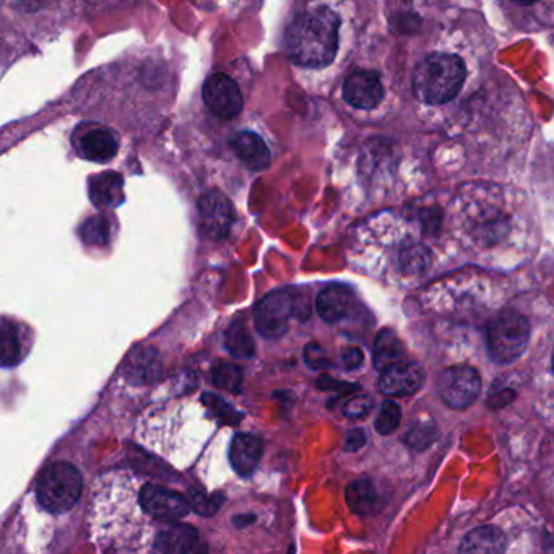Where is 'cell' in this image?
<instances>
[{
	"mask_svg": "<svg viewBox=\"0 0 554 554\" xmlns=\"http://www.w3.org/2000/svg\"><path fill=\"white\" fill-rule=\"evenodd\" d=\"M140 478L130 472L103 475L90 504V525L101 550H153L158 529L143 511Z\"/></svg>",
	"mask_w": 554,
	"mask_h": 554,
	"instance_id": "cell-1",
	"label": "cell"
},
{
	"mask_svg": "<svg viewBox=\"0 0 554 554\" xmlns=\"http://www.w3.org/2000/svg\"><path fill=\"white\" fill-rule=\"evenodd\" d=\"M340 43V17L325 7H304L291 17L285 30V52L291 64L322 69L334 62Z\"/></svg>",
	"mask_w": 554,
	"mask_h": 554,
	"instance_id": "cell-2",
	"label": "cell"
},
{
	"mask_svg": "<svg viewBox=\"0 0 554 554\" xmlns=\"http://www.w3.org/2000/svg\"><path fill=\"white\" fill-rule=\"evenodd\" d=\"M465 65L454 54H429L413 72V91L426 104L449 103L464 85Z\"/></svg>",
	"mask_w": 554,
	"mask_h": 554,
	"instance_id": "cell-3",
	"label": "cell"
},
{
	"mask_svg": "<svg viewBox=\"0 0 554 554\" xmlns=\"http://www.w3.org/2000/svg\"><path fill=\"white\" fill-rule=\"evenodd\" d=\"M82 494V477L74 465L57 462L44 468L36 486V496L43 509L51 514L67 512Z\"/></svg>",
	"mask_w": 554,
	"mask_h": 554,
	"instance_id": "cell-4",
	"label": "cell"
},
{
	"mask_svg": "<svg viewBox=\"0 0 554 554\" xmlns=\"http://www.w3.org/2000/svg\"><path fill=\"white\" fill-rule=\"evenodd\" d=\"M530 325L527 317L507 311L494 319L486 329V343L491 358L498 363L517 360L529 343Z\"/></svg>",
	"mask_w": 554,
	"mask_h": 554,
	"instance_id": "cell-5",
	"label": "cell"
},
{
	"mask_svg": "<svg viewBox=\"0 0 554 554\" xmlns=\"http://www.w3.org/2000/svg\"><path fill=\"white\" fill-rule=\"evenodd\" d=\"M293 316H296V296L290 290L272 291L254 308L257 332L267 340L282 338Z\"/></svg>",
	"mask_w": 554,
	"mask_h": 554,
	"instance_id": "cell-6",
	"label": "cell"
},
{
	"mask_svg": "<svg viewBox=\"0 0 554 554\" xmlns=\"http://www.w3.org/2000/svg\"><path fill=\"white\" fill-rule=\"evenodd\" d=\"M139 499L143 511L160 525L184 519L192 509L189 499L152 481L140 480Z\"/></svg>",
	"mask_w": 554,
	"mask_h": 554,
	"instance_id": "cell-7",
	"label": "cell"
},
{
	"mask_svg": "<svg viewBox=\"0 0 554 554\" xmlns=\"http://www.w3.org/2000/svg\"><path fill=\"white\" fill-rule=\"evenodd\" d=\"M205 106L213 116L220 119H234L244 108L243 91L238 82L225 72L208 75L202 88Z\"/></svg>",
	"mask_w": 554,
	"mask_h": 554,
	"instance_id": "cell-8",
	"label": "cell"
},
{
	"mask_svg": "<svg viewBox=\"0 0 554 554\" xmlns=\"http://www.w3.org/2000/svg\"><path fill=\"white\" fill-rule=\"evenodd\" d=\"M439 395L442 400L455 408L464 410L470 407L481 392L480 374L468 366H454L441 374L438 381Z\"/></svg>",
	"mask_w": 554,
	"mask_h": 554,
	"instance_id": "cell-9",
	"label": "cell"
},
{
	"mask_svg": "<svg viewBox=\"0 0 554 554\" xmlns=\"http://www.w3.org/2000/svg\"><path fill=\"white\" fill-rule=\"evenodd\" d=\"M200 230L210 239H223L234 223L230 199L218 191H210L199 200Z\"/></svg>",
	"mask_w": 554,
	"mask_h": 554,
	"instance_id": "cell-10",
	"label": "cell"
},
{
	"mask_svg": "<svg viewBox=\"0 0 554 554\" xmlns=\"http://www.w3.org/2000/svg\"><path fill=\"white\" fill-rule=\"evenodd\" d=\"M75 152L80 158L95 163L113 160L119 150V140L113 130L98 126H80L72 137Z\"/></svg>",
	"mask_w": 554,
	"mask_h": 554,
	"instance_id": "cell-11",
	"label": "cell"
},
{
	"mask_svg": "<svg viewBox=\"0 0 554 554\" xmlns=\"http://www.w3.org/2000/svg\"><path fill=\"white\" fill-rule=\"evenodd\" d=\"M384 98L381 78L376 72L358 70L343 83V100L356 109H373Z\"/></svg>",
	"mask_w": 554,
	"mask_h": 554,
	"instance_id": "cell-12",
	"label": "cell"
},
{
	"mask_svg": "<svg viewBox=\"0 0 554 554\" xmlns=\"http://www.w3.org/2000/svg\"><path fill=\"white\" fill-rule=\"evenodd\" d=\"M425 373L420 364L402 361L386 369L379 379V390L389 397H407L421 389Z\"/></svg>",
	"mask_w": 554,
	"mask_h": 554,
	"instance_id": "cell-13",
	"label": "cell"
},
{
	"mask_svg": "<svg viewBox=\"0 0 554 554\" xmlns=\"http://www.w3.org/2000/svg\"><path fill=\"white\" fill-rule=\"evenodd\" d=\"M234 155L251 171H264L272 163V153L267 143L256 132L241 130L231 140Z\"/></svg>",
	"mask_w": 554,
	"mask_h": 554,
	"instance_id": "cell-14",
	"label": "cell"
},
{
	"mask_svg": "<svg viewBox=\"0 0 554 554\" xmlns=\"http://www.w3.org/2000/svg\"><path fill=\"white\" fill-rule=\"evenodd\" d=\"M199 540V533L191 525L166 522L161 525L153 542V551L158 553H191Z\"/></svg>",
	"mask_w": 554,
	"mask_h": 554,
	"instance_id": "cell-15",
	"label": "cell"
},
{
	"mask_svg": "<svg viewBox=\"0 0 554 554\" xmlns=\"http://www.w3.org/2000/svg\"><path fill=\"white\" fill-rule=\"evenodd\" d=\"M262 441L252 434H236L231 442L230 460L234 472L241 477H251L262 459Z\"/></svg>",
	"mask_w": 554,
	"mask_h": 554,
	"instance_id": "cell-16",
	"label": "cell"
},
{
	"mask_svg": "<svg viewBox=\"0 0 554 554\" xmlns=\"http://www.w3.org/2000/svg\"><path fill=\"white\" fill-rule=\"evenodd\" d=\"M351 301H353V293L348 286L340 285V283L325 286L321 295L317 296V314L327 324H337L347 316Z\"/></svg>",
	"mask_w": 554,
	"mask_h": 554,
	"instance_id": "cell-17",
	"label": "cell"
},
{
	"mask_svg": "<svg viewBox=\"0 0 554 554\" xmlns=\"http://www.w3.org/2000/svg\"><path fill=\"white\" fill-rule=\"evenodd\" d=\"M127 379L134 384H152L161 374V361L158 351L153 348H135L124 364Z\"/></svg>",
	"mask_w": 554,
	"mask_h": 554,
	"instance_id": "cell-18",
	"label": "cell"
},
{
	"mask_svg": "<svg viewBox=\"0 0 554 554\" xmlns=\"http://www.w3.org/2000/svg\"><path fill=\"white\" fill-rule=\"evenodd\" d=\"M348 506L351 511L360 514V516H369L379 511L382 506V499L379 496L376 486L369 478H360L348 485L345 491Z\"/></svg>",
	"mask_w": 554,
	"mask_h": 554,
	"instance_id": "cell-19",
	"label": "cell"
},
{
	"mask_svg": "<svg viewBox=\"0 0 554 554\" xmlns=\"http://www.w3.org/2000/svg\"><path fill=\"white\" fill-rule=\"evenodd\" d=\"M506 535L496 527H480L468 533L460 545L462 553H504Z\"/></svg>",
	"mask_w": 554,
	"mask_h": 554,
	"instance_id": "cell-20",
	"label": "cell"
},
{
	"mask_svg": "<svg viewBox=\"0 0 554 554\" xmlns=\"http://www.w3.org/2000/svg\"><path fill=\"white\" fill-rule=\"evenodd\" d=\"M405 361V348L392 330H382L374 343V368L384 373L394 364Z\"/></svg>",
	"mask_w": 554,
	"mask_h": 554,
	"instance_id": "cell-21",
	"label": "cell"
},
{
	"mask_svg": "<svg viewBox=\"0 0 554 554\" xmlns=\"http://www.w3.org/2000/svg\"><path fill=\"white\" fill-rule=\"evenodd\" d=\"M90 199L96 207H116L122 200V178L108 173L93 179L90 184Z\"/></svg>",
	"mask_w": 554,
	"mask_h": 554,
	"instance_id": "cell-22",
	"label": "cell"
},
{
	"mask_svg": "<svg viewBox=\"0 0 554 554\" xmlns=\"http://www.w3.org/2000/svg\"><path fill=\"white\" fill-rule=\"evenodd\" d=\"M225 347L236 360H249L256 353V345L243 324H233L226 330Z\"/></svg>",
	"mask_w": 554,
	"mask_h": 554,
	"instance_id": "cell-23",
	"label": "cell"
},
{
	"mask_svg": "<svg viewBox=\"0 0 554 554\" xmlns=\"http://www.w3.org/2000/svg\"><path fill=\"white\" fill-rule=\"evenodd\" d=\"M0 343H2V366L9 368L17 364L22 356V345L18 340L17 330L7 319L2 321V327H0Z\"/></svg>",
	"mask_w": 554,
	"mask_h": 554,
	"instance_id": "cell-24",
	"label": "cell"
},
{
	"mask_svg": "<svg viewBox=\"0 0 554 554\" xmlns=\"http://www.w3.org/2000/svg\"><path fill=\"white\" fill-rule=\"evenodd\" d=\"M212 381L220 389L228 390L231 394H238L243 389V371L234 364L221 363L212 369Z\"/></svg>",
	"mask_w": 554,
	"mask_h": 554,
	"instance_id": "cell-25",
	"label": "cell"
},
{
	"mask_svg": "<svg viewBox=\"0 0 554 554\" xmlns=\"http://www.w3.org/2000/svg\"><path fill=\"white\" fill-rule=\"evenodd\" d=\"M400 421H402V408H400L399 403L389 400V402L382 405L381 410L377 413L374 426H376L377 433L387 436V434H392L395 429L399 428Z\"/></svg>",
	"mask_w": 554,
	"mask_h": 554,
	"instance_id": "cell-26",
	"label": "cell"
},
{
	"mask_svg": "<svg viewBox=\"0 0 554 554\" xmlns=\"http://www.w3.org/2000/svg\"><path fill=\"white\" fill-rule=\"evenodd\" d=\"M225 496L220 493L208 494L202 493L200 490H189V503L199 516L210 517L220 511L223 506Z\"/></svg>",
	"mask_w": 554,
	"mask_h": 554,
	"instance_id": "cell-27",
	"label": "cell"
},
{
	"mask_svg": "<svg viewBox=\"0 0 554 554\" xmlns=\"http://www.w3.org/2000/svg\"><path fill=\"white\" fill-rule=\"evenodd\" d=\"M80 236H82L83 243L88 246H104L109 239L108 221L103 217L90 218L82 226Z\"/></svg>",
	"mask_w": 554,
	"mask_h": 554,
	"instance_id": "cell-28",
	"label": "cell"
},
{
	"mask_svg": "<svg viewBox=\"0 0 554 554\" xmlns=\"http://www.w3.org/2000/svg\"><path fill=\"white\" fill-rule=\"evenodd\" d=\"M436 439H438V428L433 423H418L407 434L408 446L416 449V451H423L426 447L431 446Z\"/></svg>",
	"mask_w": 554,
	"mask_h": 554,
	"instance_id": "cell-29",
	"label": "cell"
},
{
	"mask_svg": "<svg viewBox=\"0 0 554 554\" xmlns=\"http://www.w3.org/2000/svg\"><path fill=\"white\" fill-rule=\"evenodd\" d=\"M431 262V254L425 247H410L400 254V267L407 273H420L426 270Z\"/></svg>",
	"mask_w": 554,
	"mask_h": 554,
	"instance_id": "cell-30",
	"label": "cell"
},
{
	"mask_svg": "<svg viewBox=\"0 0 554 554\" xmlns=\"http://www.w3.org/2000/svg\"><path fill=\"white\" fill-rule=\"evenodd\" d=\"M371 408H373V400L369 399L368 395H360V397H353L345 403L343 415L351 420H360L371 412Z\"/></svg>",
	"mask_w": 554,
	"mask_h": 554,
	"instance_id": "cell-31",
	"label": "cell"
},
{
	"mask_svg": "<svg viewBox=\"0 0 554 554\" xmlns=\"http://www.w3.org/2000/svg\"><path fill=\"white\" fill-rule=\"evenodd\" d=\"M204 403L207 405L210 410H212L215 415L220 418L223 423H230V425H234L236 423V412H234L233 408L228 405V403L223 402V400L218 399L217 395H204Z\"/></svg>",
	"mask_w": 554,
	"mask_h": 554,
	"instance_id": "cell-32",
	"label": "cell"
},
{
	"mask_svg": "<svg viewBox=\"0 0 554 554\" xmlns=\"http://www.w3.org/2000/svg\"><path fill=\"white\" fill-rule=\"evenodd\" d=\"M304 358H306V363H308L309 368L312 369H324L330 366L324 350H322L317 343H309L306 350H304Z\"/></svg>",
	"mask_w": 554,
	"mask_h": 554,
	"instance_id": "cell-33",
	"label": "cell"
},
{
	"mask_svg": "<svg viewBox=\"0 0 554 554\" xmlns=\"http://www.w3.org/2000/svg\"><path fill=\"white\" fill-rule=\"evenodd\" d=\"M52 0H12V9L23 15H33L48 7Z\"/></svg>",
	"mask_w": 554,
	"mask_h": 554,
	"instance_id": "cell-34",
	"label": "cell"
},
{
	"mask_svg": "<svg viewBox=\"0 0 554 554\" xmlns=\"http://www.w3.org/2000/svg\"><path fill=\"white\" fill-rule=\"evenodd\" d=\"M342 360L343 364H345V368L350 369V371L358 369L364 361L363 351H361L360 348H350V350L343 353Z\"/></svg>",
	"mask_w": 554,
	"mask_h": 554,
	"instance_id": "cell-35",
	"label": "cell"
},
{
	"mask_svg": "<svg viewBox=\"0 0 554 554\" xmlns=\"http://www.w3.org/2000/svg\"><path fill=\"white\" fill-rule=\"evenodd\" d=\"M366 444V433L363 429H353L348 433L347 442H345V449L350 452L358 451Z\"/></svg>",
	"mask_w": 554,
	"mask_h": 554,
	"instance_id": "cell-36",
	"label": "cell"
},
{
	"mask_svg": "<svg viewBox=\"0 0 554 554\" xmlns=\"http://www.w3.org/2000/svg\"><path fill=\"white\" fill-rule=\"evenodd\" d=\"M517 2H519V4H522V5H532V4H535L537 0H517Z\"/></svg>",
	"mask_w": 554,
	"mask_h": 554,
	"instance_id": "cell-37",
	"label": "cell"
},
{
	"mask_svg": "<svg viewBox=\"0 0 554 554\" xmlns=\"http://www.w3.org/2000/svg\"><path fill=\"white\" fill-rule=\"evenodd\" d=\"M553 369H554V355H553Z\"/></svg>",
	"mask_w": 554,
	"mask_h": 554,
	"instance_id": "cell-38",
	"label": "cell"
}]
</instances>
